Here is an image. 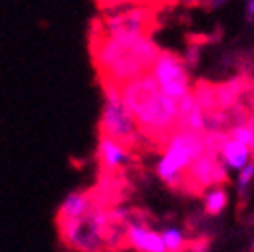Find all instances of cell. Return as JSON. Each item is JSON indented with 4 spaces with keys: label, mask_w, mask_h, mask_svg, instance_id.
Here are the masks:
<instances>
[{
    "label": "cell",
    "mask_w": 254,
    "mask_h": 252,
    "mask_svg": "<svg viewBox=\"0 0 254 252\" xmlns=\"http://www.w3.org/2000/svg\"><path fill=\"white\" fill-rule=\"evenodd\" d=\"M91 55L101 85L123 87L147 75L162 49L151 37H109L93 30Z\"/></svg>",
    "instance_id": "obj_1"
},
{
    "label": "cell",
    "mask_w": 254,
    "mask_h": 252,
    "mask_svg": "<svg viewBox=\"0 0 254 252\" xmlns=\"http://www.w3.org/2000/svg\"><path fill=\"white\" fill-rule=\"evenodd\" d=\"M119 93L141 137L164 149L168 139L178 131V101L164 95L151 73L125 83Z\"/></svg>",
    "instance_id": "obj_2"
},
{
    "label": "cell",
    "mask_w": 254,
    "mask_h": 252,
    "mask_svg": "<svg viewBox=\"0 0 254 252\" xmlns=\"http://www.w3.org/2000/svg\"><path fill=\"white\" fill-rule=\"evenodd\" d=\"M59 236L75 252H109L111 208L95 206L79 220H57Z\"/></svg>",
    "instance_id": "obj_3"
},
{
    "label": "cell",
    "mask_w": 254,
    "mask_h": 252,
    "mask_svg": "<svg viewBox=\"0 0 254 252\" xmlns=\"http://www.w3.org/2000/svg\"><path fill=\"white\" fill-rule=\"evenodd\" d=\"M204 139L198 133L176 131L162 149V157L155 166V174L172 190L184 192V176L198 155H202Z\"/></svg>",
    "instance_id": "obj_4"
},
{
    "label": "cell",
    "mask_w": 254,
    "mask_h": 252,
    "mask_svg": "<svg viewBox=\"0 0 254 252\" xmlns=\"http://www.w3.org/2000/svg\"><path fill=\"white\" fill-rule=\"evenodd\" d=\"M119 89L121 87L103 85V107H101V115H99V123H97L99 137L113 139L133 151L141 143L143 137L137 129L133 117L125 109Z\"/></svg>",
    "instance_id": "obj_5"
},
{
    "label": "cell",
    "mask_w": 254,
    "mask_h": 252,
    "mask_svg": "<svg viewBox=\"0 0 254 252\" xmlns=\"http://www.w3.org/2000/svg\"><path fill=\"white\" fill-rule=\"evenodd\" d=\"M155 26L157 6H127L103 12L93 30L109 37H151Z\"/></svg>",
    "instance_id": "obj_6"
},
{
    "label": "cell",
    "mask_w": 254,
    "mask_h": 252,
    "mask_svg": "<svg viewBox=\"0 0 254 252\" xmlns=\"http://www.w3.org/2000/svg\"><path fill=\"white\" fill-rule=\"evenodd\" d=\"M151 77L155 79L157 87L164 95L180 101L192 91V81H190V71L184 65V61L180 55L162 51V55L157 57V61L151 67Z\"/></svg>",
    "instance_id": "obj_7"
},
{
    "label": "cell",
    "mask_w": 254,
    "mask_h": 252,
    "mask_svg": "<svg viewBox=\"0 0 254 252\" xmlns=\"http://www.w3.org/2000/svg\"><path fill=\"white\" fill-rule=\"evenodd\" d=\"M226 180H228V170L220 162V157L204 151L192 162V166L186 170L184 192L186 194H202L214 186L226 184Z\"/></svg>",
    "instance_id": "obj_8"
},
{
    "label": "cell",
    "mask_w": 254,
    "mask_h": 252,
    "mask_svg": "<svg viewBox=\"0 0 254 252\" xmlns=\"http://www.w3.org/2000/svg\"><path fill=\"white\" fill-rule=\"evenodd\" d=\"M125 236H127V246L133 248L135 252H168L162 234L155 228H151L137 212H133L131 220L127 222Z\"/></svg>",
    "instance_id": "obj_9"
},
{
    "label": "cell",
    "mask_w": 254,
    "mask_h": 252,
    "mask_svg": "<svg viewBox=\"0 0 254 252\" xmlns=\"http://www.w3.org/2000/svg\"><path fill=\"white\" fill-rule=\"evenodd\" d=\"M97 162L101 166V172L109 178H115L119 172H123L131 164V149L125 147L113 139L99 137L97 141Z\"/></svg>",
    "instance_id": "obj_10"
},
{
    "label": "cell",
    "mask_w": 254,
    "mask_h": 252,
    "mask_svg": "<svg viewBox=\"0 0 254 252\" xmlns=\"http://www.w3.org/2000/svg\"><path fill=\"white\" fill-rule=\"evenodd\" d=\"M254 87V81L248 75H236L222 83H216V103L220 111H228L234 105H240Z\"/></svg>",
    "instance_id": "obj_11"
},
{
    "label": "cell",
    "mask_w": 254,
    "mask_h": 252,
    "mask_svg": "<svg viewBox=\"0 0 254 252\" xmlns=\"http://www.w3.org/2000/svg\"><path fill=\"white\" fill-rule=\"evenodd\" d=\"M178 131H190L198 135L206 133V113L194 101L192 91L178 101Z\"/></svg>",
    "instance_id": "obj_12"
},
{
    "label": "cell",
    "mask_w": 254,
    "mask_h": 252,
    "mask_svg": "<svg viewBox=\"0 0 254 252\" xmlns=\"http://www.w3.org/2000/svg\"><path fill=\"white\" fill-rule=\"evenodd\" d=\"M95 206H99L95 202L93 192H71L65 196V200L59 206V218L57 220H79L87 216Z\"/></svg>",
    "instance_id": "obj_13"
},
{
    "label": "cell",
    "mask_w": 254,
    "mask_h": 252,
    "mask_svg": "<svg viewBox=\"0 0 254 252\" xmlns=\"http://www.w3.org/2000/svg\"><path fill=\"white\" fill-rule=\"evenodd\" d=\"M218 157H220V162L224 164V168L228 172H240L242 168H246L254 160L252 151L246 145H242L236 139H232V137H228L224 141V145H222Z\"/></svg>",
    "instance_id": "obj_14"
},
{
    "label": "cell",
    "mask_w": 254,
    "mask_h": 252,
    "mask_svg": "<svg viewBox=\"0 0 254 252\" xmlns=\"http://www.w3.org/2000/svg\"><path fill=\"white\" fill-rule=\"evenodd\" d=\"M202 200H204V212L208 216H218L226 210L230 196H228V190L224 186H214L204 192Z\"/></svg>",
    "instance_id": "obj_15"
},
{
    "label": "cell",
    "mask_w": 254,
    "mask_h": 252,
    "mask_svg": "<svg viewBox=\"0 0 254 252\" xmlns=\"http://www.w3.org/2000/svg\"><path fill=\"white\" fill-rule=\"evenodd\" d=\"M160 234H162V240H164V246L168 252H188L190 244H192V238H188L186 232L174 224L162 228Z\"/></svg>",
    "instance_id": "obj_16"
},
{
    "label": "cell",
    "mask_w": 254,
    "mask_h": 252,
    "mask_svg": "<svg viewBox=\"0 0 254 252\" xmlns=\"http://www.w3.org/2000/svg\"><path fill=\"white\" fill-rule=\"evenodd\" d=\"M101 12L127 8V6H160V0H95Z\"/></svg>",
    "instance_id": "obj_17"
},
{
    "label": "cell",
    "mask_w": 254,
    "mask_h": 252,
    "mask_svg": "<svg viewBox=\"0 0 254 252\" xmlns=\"http://www.w3.org/2000/svg\"><path fill=\"white\" fill-rule=\"evenodd\" d=\"M228 137H232L238 143L246 145L252 151V155H254V129L250 127L248 123H242V125H234V127H230L228 129Z\"/></svg>",
    "instance_id": "obj_18"
},
{
    "label": "cell",
    "mask_w": 254,
    "mask_h": 252,
    "mask_svg": "<svg viewBox=\"0 0 254 252\" xmlns=\"http://www.w3.org/2000/svg\"><path fill=\"white\" fill-rule=\"evenodd\" d=\"M252 184H254V160L246 168H242L238 172V178H236V192H238V196L242 200L246 198V194H248V190L252 188Z\"/></svg>",
    "instance_id": "obj_19"
},
{
    "label": "cell",
    "mask_w": 254,
    "mask_h": 252,
    "mask_svg": "<svg viewBox=\"0 0 254 252\" xmlns=\"http://www.w3.org/2000/svg\"><path fill=\"white\" fill-rule=\"evenodd\" d=\"M182 61H184V65L188 67V71L196 69V67H198V63H200V47H198V45H190V47L186 49Z\"/></svg>",
    "instance_id": "obj_20"
},
{
    "label": "cell",
    "mask_w": 254,
    "mask_h": 252,
    "mask_svg": "<svg viewBox=\"0 0 254 252\" xmlns=\"http://www.w3.org/2000/svg\"><path fill=\"white\" fill-rule=\"evenodd\" d=\"M176 2H184L188 6H204L208 8V4L212 0H160V4H176Z\"/></svg>",
    "instance_id": "obj_21"
},
{
    "label": "cell",
    "mask_w": 254,
    "mask_h": 252,
    "mask_svg": "<svg viewBox=\"0 0 254 252\" xmlns=\"http://www.w3.org/2000/svg\"><path fill=\"white\" fill-rule=\"evenodd\" d=\"M244 14H246V20L248 22H254V0H246Z\"/></svg>",
    "instance_id": "obj_22"
},
{
    "label": "cell",
    "mask_w": 254,
    "mask_h": 252,
    "mask_svg": "<svg viewBox=\"0 0 254 252\" xmlns=\"http://www.w3.org/2000/svg\"><path fill=\"white\" fill-rule=\"evenodd\" d=\"M248 97H250V103H248V107H250V105H254V87H252V91H250Z\"/></svg>",
    "instance_id": "obj_23"
},
{
    "label": "cell",
    "mask_w": 254,
    "mask_h": 252,
    "mask_svg": "<svg viewBox=\"0 0 254 252\" xmlns=\"http://www.w3.org/2000/svg\"><path fill=\"white\" fill-rule=\"evenodd\" d=\"M252 252H254V240H252Z\"/></svg>",
    "instance_id": "obj_24"
}]
</instances>
